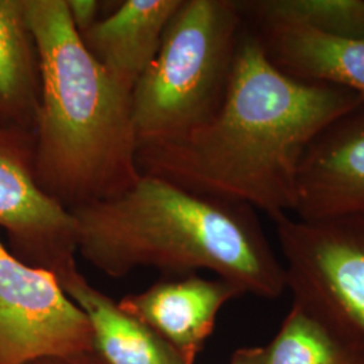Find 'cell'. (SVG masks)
I'll use <instances>...</instances> for the list:
<instances>
[{
  "label": "cell",
  "instance_id": "17",
  "mask_svg": "<svg viewBox=\"0 0 364 364\" xmlns=\"http://www.w3.org/2000/svg\"><path fill=\"white\" fill-rule=\"evenodd\" d=\"M28 364H105V360L96 353V351L82 352L69 356H53L43 358Z\"/></svg>",
  "mask_w": 364,
  "mask_h": 364
},
{
  "label": "cell",
  "instance_id": "10",
  "mask_svg": "<svg viewBox=\"0 0 364 364\" xmlns=\"http://www.w3.org/2000/svg\"><path fill=\"white\" fill-rule=\"evenodd\" d=\"M245 23L278 69L304 81L344 88L364 100V37H335L281 22Z\"/></svg>",
  "mask_w": 364,
  "mask_h": 364
},
{
  "label": "cell",
  "instance_id": "15",
  "mask_svg": "<svg viewBox=\"0 0 364 364\" xmlns=\"http://www.w3.org/2000/svg\"><path fill=\"white\" fill-rule=\"evenodd\" d=\"M264 364H355L326 326L291 305L273 340L263 347Z\"/></svg>",
  "mask_w": 364,
  "mask_h": 364
},
{
  "label": "cell",
  "instance_id": "2",
  "mask_svg": "<svg viewBox=\"0 0 364 364\" xmlns=\"http://www.w3.org/2000/svg\"><path fill=\"white\" fill-rule=\"evenodd\" d=\"M70 212L77 252L111 278L139 267L165 277L208 270L243 294L275 299L287 290L285 266L246 204L142 174L124 193Z\"/></svg>",
  "mask_w": 364,
  "mask_h": 364
},
{
  "label": "cell",
  "instance_id": "11",
  "mask_svg": "<svg viewBox=\"0 0 364 364\" xmlns=\"http://www.w3.org/2000/svg\"><path fill=\"white\" fill-rule=\"evenodd\" d=\"M182 0H124L80 36L85 49L120 87L132 92L154 61Z\"/></svg>",
  "mask_w": 364,
  "mask_h": 364
},
{
  "label": "cell",
  "instance_id": "7",
  "mask_svg": "<svg viewBox=\"0 0 364 364\" xmlns=\"http://www.w3.org/2000/svg\"><path fill=\"white\" fill-rule=\"evenodd\" d=\"M0 227L26 248L31 266L60 279L77 266V230L72 212L39 186L34 141L0 130Z\"/></svg>",
  "mask_w": 364,
  "mask_h": 364
},
{
  "label": "cell",
  "instance_id": "6",
  "mask_svg": "<svg viewBox=\"0 0 364 364\" xmlns=\"http://www.w3.org/2000/svg\"><path fill=\"white\" fill-rule=\"evenodd\" d=\"M90 351L91 323L57 275L14 257L0 240V364Z\"/></svg>",
  "mask_w": 364,
  "mask_h": 364
},
{
  "label": "cell",
  "instance_id": "3",
  "mask_svg": "<svg viewBox=\"0 0 364 364\" xmlns=\"http://www.w3.org/2000/svg\"><path fill=\"white\" fill-rule=\"evenodd\" d=\"M25 11L41 72L39 186L69 210L124 193L142 176L131 92L85 49L66 0H25Z\"/></svg>",
  "mask_w": 364,
  "mask_h": 364
},
{
  "label": "cell",
  "instance_id": "9",
  "mask_svg": "<svg viewBox=\"0 0 364 364\" xmlns=\"http://www.w3.org/2000/svg\"><path fill=\"white\" fill-rule=\"evenodd\" d=\"M242 294L240 289L224 279H207L195 273L165 277L117 304L153 329L186 363L195 364L213 332L218 313L228 301Z\"/></svg>",
  "mask_w": 364,
  "mask_h": 364
},
{
  "label": "cell",
  "instance_id": "8",
  "mask_svg": "<svg viewBox=\"0 0 364 364\" xmlns=\"http://www.w3.org/2000/svg\"><path fill=\"white\" fill-rule=\"evenodd\" d=\"M364 215V102L309 144L299 166L293 216L305 220Z\"/></svg>",
  "mask_w": 364,
  "mask_h": 364
},
{
  "label": "cell",
  "instance_id": "12",
  "mask_svg": "<svg viewBox=\"0 0 364 364\" xmlns=\"http://www.w3.org/2000/svg\"><path fill=\"white\" fill-rule=\"evenodd\" d=\"M58 281L69 299L87 314L95 351L105 364H188L153 329L92 287L77 266Z\"/></svg>",
  "mask_w": 364,
  "mask_h": 364
},
{
  "label": "cell",
  "instance_id": "13",
  "mask_svg": "<svg viewBox=\"0 0 364 364\" xmlns=\"http://www.w3.org/2000/svg\"><path fill=\"white\" fill-rule=\"evenodd\" d=\"M39 95L38 52L25 0H0V117L34 135Z\"/></svg>",
  "mask_w": 364,
  "mask_h": 364
},
{
  "label": "cell",
  "instance_id": "14",
  "mask_svg": "<svg viewBox=\"0 0 364 364\" xmlns=\"http://www.w3.org/2000/svg\"><path fill=\"white\" fill-rule=\"evenodd\" d=\"M247 22H281L328 36L364 37V0H237Z\"/></svg>",
  "mask_w": 364,
  "mask_h": 364
},
{
  "label": "cell",
  "instance_id": "4",
  "mask_svg": "<svg viewBox=\"0 0 364 364\" xmlns=\"http://www.w3.org/2000/svg\"><path fill=\"white\" fill-rule=\"evenodd\" d=\"M243 28L237 0H182L131 92L138 149L177 139L216 114Z\"/></svg>",
  "mask_w": 364,
  "mask_h": 364
},
{
  "label": "cell",
  "instance_id": "16",
  "mask_svg": "<svg viewBox=\"0 0 364 364\" xmlns=\"http://www.w3.org/2000/svg\"><path fill=\"white\" fill-rule=\"evenodd\" d=\"M66 4L78 36L85 33L99 21L102 3L97 0H66Z\"/></svg>",
  "mask_w": 364,
  "mask_h": 364
},
{
  "label": "cell",
  "instance_id": "5",
  "mask_svg": "<svg viewBox=\"0 0 364 364\" xmlns=\"http://www.w3.org/2000/svg\"><path fill=\"white\" fill-rule=\"evenodd\" d=\"M274 223L293 304L364 364V215Z\"/></svg>",
  "mask_w": 364,
  "mask_h": 364
},
{
  "label": "cell",
  "instance_id": "18",
  "mask_svg": "<svg viewBox=\"0 0 364 364\" xmlns=\"http://www.w3.org/2000/svg\"><path fill=\"white\" fill-rule=\"evenodd\" d=\"M228 364H264L263 347H250L236 350Z\"/></svg>",
  "mask_w": 364,
  "mask_h": 364
},
{
  "label": "cell",
  "instance_id": "1",
  "mask_svg": "<svg viewBox=\"0 0 364 364\" xmlns=\"http://www.w3.org/2000/svg\"><path fill=\"white\" fill-rule=\"evenodd\" d=\"M362 102L353 92L278 69L245 23L216 114L177 139L139 147L138 166L142 174L246 204L278 220L294 213L309 144Z\"/></svg>",
  "mask_w": 364,
  "mask_h": 364
}]
</instances>
